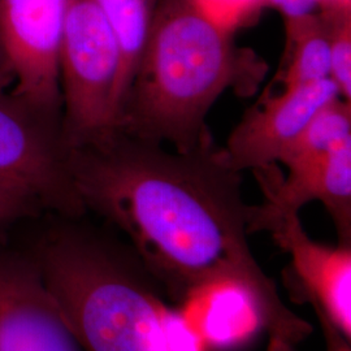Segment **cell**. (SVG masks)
<instances>
[{
    "instance_id": "1",
    "label": "cell",
    "mask_w": 351,
    "mask_h": 351,
    "mask_svg": "<svg viewBox=\"0 0 351 351\" xmlns=\"http://www.w3.org/2000/svg\"><path fill=\"white\" fill-rule=\"evenodd\" d=\"M66 160L85 208L125 234L164 297L184 306L215 289L239 291L267 332V351H298L314 332L256 262L241 173L211 141L171 152L117 132L68 149Z\"/></svg>"
},
{
    "instance_id": "2",
    "label": "cell",
    "mask_w": 351,
    "mask_h": 351,
    "mask_svg": "<svg viewBox=\"0 0 351 351\" xmlns=\"http://www.w3.org/2000/svg\"><path fill=\"white\" fill-rule=\"evenodd\" d=\"M62 219L23 249L82 351H204L130 246Z\"/></svg>"
},
{
    "instance_id": "3",
    "label": "cell",
    "mask_w": 351,
    "mask_h": 351,
    "mask_svg": "<svg viewBox=\"0 0 351 351\" xmlns=\"http://www.w3.org/2000/svg\"><path fill=\"white\" fill-rule=\"evenodd\" d=\"M267 64L241 50L189 0L155 12L150 36L129 88L120 132L176 151L195 150L211 141L206 116L226 90L250 95Z\"/></svg>"
},
{
    "instance_id": "4",
    "label": "cell",
    "mask_w": 351,
    "mask_h": 351,
    "mask_svg": "<svg viewBox=\"0 0 351 351\" xmlns=\"http://www.w3.org/2000/svg\"><path fill=\"white\" fill-rule=\"evenodd\" d=\"M121 52L94 0H68L59 52L65 150L120 132Z\"/></svg>"
},
{
    "instance_id": "5",
    "label": "cell",
    "mask_w": 351,
    "mask_h": 351,
    "mask_svg": "<svg viewBox=\"0 0 351 351\" xmlns=\"http://www.w3.org/2000/svg\"><path fill=\"white\" fill-rule=\"evenodd\" d=\"M68 0H0V37L13 75V98L49 112L62 99L59 52Z\"/></svg>"
},
{
    "instance_id": "6",
    "label": "cell",
    "mask_w": 351,
    "mask_h": 351,
    "mask_svg": "<svg viewBox=\"0 0 351 351\" xmlns=\"http://www.w3.org/2000/svg\"><path fill=\"white\" fill-rule=\"evenodd\" d=\"M27 110L0 94V184L25 191L43 211L78 219L86 208L69 172L66 150L56 149Z\"/></svg>"
},
{
    "instance_id": "7",
    "label": "cell",
    "mask_w": 351,
    "mask_h": 351,
    "mask_svg": "<svg viewBox=\"0 0 351 351\" xmlns=\"http://www.w3.org/2000/svg\"><path fill=\"white\" fill-rule=\"evenodd\" d=\"M0 351H82L36 261L3 242Z\"/></svg>"
},
{
    "instance_id": "8",
    "label": "cell",
    "mask_w": 351,
    "mask_h": 351,
    "mask_svg": "<svg viewBox=\"0 0 351 351\" xmlns=\"http://www.w3.org/2000/svg\"><path fill=\"white\" fill-rule=\"evenodd\" d=\"M265 232L291 258L282 269L290 301L317 307L351 339V245L316 242L306 233L298 213L271 221Z\"/></svg>"
},
{
    "instance_id": "9",
    "label": "cell",
    "mask_w": 351,
    "mask_h": 351,
    "mask_svg": "<svg viewBox=\"0 0 351 351\" xmlns=\"http://www.w3.org/2000/svg\"><path fill=\"white\" fill-rule=\"evenodd\" d=\"M339 97L330 78L284 88L259 101L243 116L220 150L223 162L237 172L258 171L278 162L322 107Z\"/></svg>"
},
{
    "instance_id": "10",
    "label": "cell",
    "mask_w": 351,
    "mask_h": 351,
    "mask_svg": "<svg viewBox=\"0 0 351 351\" xmlns=\"http://www.w3.org/2000/svg\"><path fill=\"white\" fill-rule=\"evenodd\" d=\"M265 201L250 206L249 234L289 213H300L310 202L323 203L332 217L339 245H351V143L323 158L288 171L274 172V165L254 171Z\"/></svg>"
},
{
    "instance_id": "11",
    "label": "cell",
    "mask_w": 351,
    "mask_h": 351,
    "mask_svg": "<svg viewBox=\"0 0 351 351\" xmlns=\"http://www.w3.org/2000/svg\"><path fill=\"white\" fill-rule=\"evenodd\" d=\"M287 65L280 78L284 88L329 78L330 29L326 16L314 13L287 24Z\"/></svg>"
},
{
    "instance_id": "12",
    "label": "cell",
    "mask_w": 351,
    "mask_h": 351,
    "mask_svg": "<svg viewBox=\"0 0 351 351\" xmlns=\"http://www.w3.org/2000/svg\"><path fill=\"white\" fill-rule=\"evenodd\" d=\"M99 7L121 52V113L155 17L154 0H94ZM121 120V119H120Z\"/></svg>"
},
{
    "instance_id": "13",
    "label": "cell",
    "mask_w": 351,
    "mask_h": 351,
    "mask_svg": "<svg viewBox=\"0 0 351 351\" xmlns=\"http://www.w3.org/2000/svg\"><path fill=\"white\" fill-rule=\"evenodd\" d=\"M351 143V101L337 98L322 107L278 159L288 171Z\"/></svg>"
},
{
    "instance_id": "14",
    "label": "cell",
    "mask_w": 351,
    "mask_h": 351,
    "mask_svg": "<svg viewBox=\"0 0 351 351\" xmlns=\"http://www.w3.org/2000/svg\"><path fill=\"white\" fill-rule=\"evenodd\" d=\"M330 29V75L343 101H351V12L323 13Z\"/></svg>"
},
{
    "instance_id": "15",
    "label": "cell",
    "mask_w": 351,
    "mask_h": 351,
    "mask_svg": "<svg viewBox=\"0 0 351 351\" xmlns=\"http://www.w3.org/2000/svg\"><path fill=\"white\" fill-rule=\"evenodd\" d=\"M197 11L226 33L249 20L265 0H189Z\"/></svg>"
},
{
    "instance_id": "16",
    "label": "cell",
    "mask_w": 351,
    "mask_h": 351,
    "mask_svg": "<svg viewBox=\"0 0 351 351\" xmlns=\"http://www.w3.org/2000/svg\"><path fill=\"white\" fill-rule=\"evenodd\" d=\"M42 211L40 204L25 191L0 184V242L12 226Z\"/></svg>"
},
{
    "instance_id": "17",
    "label": "cell",
    "mask_w": 351,
    "mask_h": 351,
    "mask_svg": "<svg viewBox=\"0 0 351 351\" xmlns=\"http://www.w3.org/2000/svg\"><path fill=\"white\" fill-rule=\"evenodd\" d=\"M276 7L285 16L287 24L295 23L307 16L314 14L319 7V0H265Z\"/></svg>"
},
{
    "instance_id": "18",
    "label": "cell",
    "mask_w": 351,
    "mask_h": 351,
    "mask_svg": "<svg viewBox=\"0 0 351 351\" xmlns=\"http://www.w3.org/2000/svg\"><path fill=\"white\" fill-rule=\"evenodd\" d=\"M313 308L324 336L326 351H351L350 339H346L317 307H313Z\"/></svg>"
},
{
    "instance_id": "19",
    "label": "cell",
    "mask_w": 351,
    "mask_h": 351,
    "mask_svg": "<svg viewBox=\"0 0 351 351\" xmlns=\"http://www.w3.org/2000/svg\"><path fill=\"white\" fill-rule=\"evenodd\" d=\"M323 13L351 12V0H319Z\"/></svg>"
},
{
    "instance_id": "20",
    "label": "cell",
    "mask_w": 351,
    "mask_h": 351,
    "mask_svg": "<svg viewBox=\"0 0 351 351\" xmlns=\"http://www.w3.org/2000/svg\"><path fill=\"white\" fill-rule=\"evenodd\" d=\"M8 73H10V62L0 37V84L7 78Z\"/></svg>"
}]
</instances>
